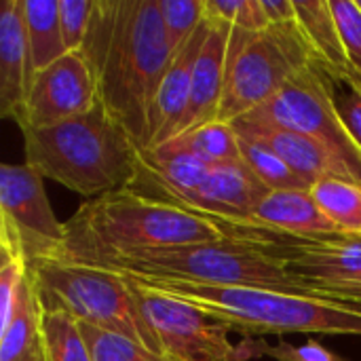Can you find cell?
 Returning a JSON list of instances; mask_svg holds the SVG:
<instances>
[{"mask_svg": "<svg viewBox=\"0 0 361 361\" xmlns=\"http://www.w3.org/2000/svg\"><path fill=\"white\" fill-rule=\"evenodd\" d=\"M104 108L140 150L150 146V114L173 57L157 0H95L80 49Z\"/></svg>", "mask_w": 361, "mask_h": 361, "instance_id": "obj_1", "label": "cell"}, {"mask_svg": "<svg viewBox=\"0 0 361 361\" xmlns=\"http://www.w3.org/2000/svg\"><path fill=\"white\" fill-rule=\"evenodd\" d=\"M63 224L66 241L55 262L85 267L150 250L237 237V224L148 199L131 188L87 199Z\"/></svg>", "mask_w": 361, "mask_h": 361, "instance_id": "obj_2", "label": "cell"}, {"mask_svg": "<svg viewBox=\"0 0 361 361\" xmlns=\"http://www.w3.org/2000/svg\"><path fill=\"white\" fill-rule=\"evenodd\" d=\"M21 133L23 163L85 199L135 182L140 148L102 102L82 116Z\"/></svg>", "mask_w": 361, "mask_h": 361, "instance_id": "obj_3", "label": "cell"}, {"mask_svg": "<svg viewBox=\"0 0 361 361\" xmlns=\"http://www.w3.org/2000/svg\"><path fill=\"white\" fill-rule=\"evenodd\" d=\"M123 275V273H121ZM129 277V275H125ZM135 283L192 302L224 322L231 330L250 334H341L361 336V305L315 298L292 292L201 286L173 279L129 277Z\"/></svg>", "mask_w": 361, "mask_h": 361, "instance_id": "obj_4", "label": "cell"}, {"mask_svg": "<svg viewBox=\"0 0 361 361\" xmlns=\"http://www.w3.org/2000/svg\"><path fill=\"white\" fill-rule=\"evenodd\" d=\"M245 239L233 237L216 243H195L140 252L108 260L97 269L129 277L173 279L201 286L256 288L309 296L305 281L290 275L281 252L256 237L250 228Z\"/></svg>", "mask_w": 361, "mask_h": 361, "instance_id": "obj_5", "label": "cell"}, {"mask_svg": "<svg viewBox=\"0 0 361 361\" xmlns=\"http://www.w3.org/2000/svg\"><path fill=\"white\" fill-rule=\"evenodd\" d=\"M27 267L42 311H63L78 324L123 334L163 355L154 332L142 315L137 288L129 277L108 269L55 260Z\"/></svg>", "mask_w": 361, "mask_h": 361, "instance_id": "obj_6", "label": "cell"}, {"mask_svg": "<svg viewBox=\"0 0 361 361\" xmlns=\"http://www.w3.org/2000/svg\"><path fill=\"white\" fill-rule=\"evenodd\" d=\"M317 59L298 21L256 34L233 27L218 121L231 125L258 110Z\"/></svg>", "mask_w": 361, "mask_h": 361, "instance_id": "obj_7", "label": "cell"}, {"mask_svg": "<svg viewBox=\"0 0 361 361\" xmlns=\"http://www.w3.org/2000/svg\"><path fill=\"white\" fill-rule=\"evenodd\" d=\"M243 118L283 127L322 142L353 169L361 184V150L336 112L334 70L324 61H313L275 97Z\"/></svg>", "mask_w": 361, "mask_h": 361, "instance_id": "obj_8", "label": "cell"}, {"mask_svg": "<svg viewBox=\"0 0 361 361\" xmlns=\"http://www.w3.org/2000/svg\"><path fill=\"white\" fill-rule=\"evenodd\" d=\"M42 176L21 165H0V250L27 264L57 260L66 224L57 220L42 186Z\"/></svg>", "mask_w": 361, "mask_h": 361, "instance_id": "obj_9", "label": "cell"}, {"mask_svg": "<svg viewBox=\"0 0 361 361\" xmlns=\"http://www.w3.org/2000/svg\"><path fill=\"white\" fill-rule=\"evenodd\" d=\"M135 288L142 315L154 332L163 355L176 361H239V351L228 341L231 328L224 322L192 302L140 283Z\"/></svg>", "mask_w": 361, "mask_h": 361, "instance_id": "obj_10", "label": "cell"}, {"mask_svg": "<svg viewBox=\"0 0 361 361\" xmlns=\"http://www.w3.org/2000/svg\"><path fill=\"white\" fill-rule=\"evenodd\" d=\"M99 104L93 72L80 51L34 74L19 129H42L82 116Z\"/></svg>", "mask_w": 361, "mask_h": 361, "instance_id": "obj_11", "label": "cell"}, {"mask_svg": "<svg viewBox=\"0 0 361 361\" xmlns=\"http://www.w3.org/2000/svg\"><path fill=\"white\" fill-rule=\"evenodd\" d=\"M256 235L275 245L292 277L307 283H361V237L300 239L256 226Z\"/></svg>", "mask_w": 361, "mask_h": 361, "instance_id": "obj_12", "label": "cell"}, {"mask_svg": "<svg viewBox=\"0 0 361 361\" xmlns=\"http://www.w3.org/2000/svg\"><path fill=\"white\" fill-rule=\"evenodd\" d=\"M212 165L190 152L176 148L171 142L150 146L137 154V176L131 190L192 212L195 197L205 182Z\"/></svg>", "mask_w": 361, "mask_h": 361, "instance_id": "obj_13", "label": "cell"}, {"mask_svg": "<svg viewBox=\"0 0 361 361\" xmlns=\"http://www.w3.org/2000/svg\"><path fill=\"white\" fill-rule=\"evenodd\" d=\"M231 125L239 135L258 140L267 144L269 148H273L311 186L324 178H345V180L357 182L353 169L336 152H332L328 146H324L322 142L309 135H302L283 127L267 125V123L247 121V118H239Z\"/></svg>", "mask_w": 361, "mask_h": 361, "instance_id": "obj_14", "label": "cell"}, {"mask_svg": "<svg viewBox=\"0 0 361 361\" xmlns=\"http://www.w3.org/2000/svg\"><path fill=\"white\" fill-rule=\"evenodd\" d=\"M267 192L269 188L243 161L212 165L195 197L192 212L226 224H250L254 209Z\"/></svg>", "mask_w": 361, "mask_h": 361, "instance_id": "obj_15", "label": "cell"}, {"mask_svg": "<svg viewBox=\"0 0 361 361\" xmlns=\"http://www.w3.org/2000/svg\"><path fill=\"white\" fill-rule=\"evenodd\" d=\"M32 76L23 0H4L0 8V116L15 121L17 127L23 121Z\"/></svg>", "mask_w": 361, "mask_h": 361, "instance_id": "obj_16", "label": "cell"}, {"mask_svg": "<svg viewBox=\"0 0 361 361\" xmlns=\"http://www.w3.org/2000/svg\"><path fill=\"white\" fill-rule=\"evenodd\" d=\"M212 21L205 17L201 27L188 38V42L173 53L169 68L161 80L157 91L152 114H150V146H159L169 142L178 135L182 118L188 110L190 87H192V72L199 59V53L209 36ZM148 146V148H150Z\"/></svg>", "mask_w": 361, "mask_h": 361, "instance_id": "obj_17", "label": "cell"}, {"mask_svg": "<svg viewBox=\"0 0 361 361\" xmlns=\"http://www.w3.org/2000/svg\"><path fill=\"white\" fill-rule=\"evenodd\" d=\"M209 21H212V30H209V36H207V40L199 53V59L195 63L188 110L182 118L178 135L188 133L207 123H216L218 114H220L233 25L220 23L214 19H209Z\"/></svg>", "mask_w": 361, "mask_h": 361, "instance_id": "obj_18", "label": "cell"}, {"mask_svg": "<svg viewBox=\"0 0 361 361\" xmlns=\"http://www.w3.org/2000/svg\"><path fill=\"white\" fill-rule=\"evenodd\" d=\"M250 224L300 239L345 237L317 207L311 190H269L254 209Z\"/></svg>", "mask_w": 361, "mask_h": 361, "instance_id": "obj_19", "label": "cell"}, {"mask_svg": "<svg viewBox=\"0 0 361 361\" xmlns=\"http://www.w3.org/2000/svg\"><path fill=\"white\" fill-rule=\"evenodd\" d=\"M296 21L319 61L336 74H355L349 63L330 0H294Z\"/></svg>", "mask_w": 361, "mask_h": 361, "instance_id": "obj_20", "label": "cell"}, {"mask_svg": "<svg viewBox=\"0 0 361 361\" xmlns=\"http://www.w3.org/2000/svg\"><path fill=\"white\" fill-rule=\"evenodd\" d=\"M40 326L42 307L27 267V277L15 298L13 313L0 326V361L25 360L40 345Z\"/></svg>", "mask_w": 361, "mask_h": 361, "instance_id": "obj_21", "label": "cell"}, {"mask_svg": "<svg viewBox=\"0 0 361 361\" xmlns=\"http://www.w3.org/2000/svg\"><path fill=\"white\" fill-rule=\"evenodd\" d=\"M23 21L32 74L49 68L68 53L59 23V0H23Z\"/></svg>", "mask_w": 361, "mask_h": 361, "instance_id": "obj_22", "label": "cell"}, {"mask_svg": "<svg viewBox=\"0 0 361 361\" xmlns=\"http://www.w3.org/2000/svg\"><path fill=\"white\" fill-rule=\"evenodd\" d=\"M311 197L338 233L361 237V186L345 178H324L311 186Z\"/></svg>", "mask_w": 361, "mask_h": 361, "instance_id": "obj_23", "label": "cell"}, {"mask_svg": "<svg viewBox=\"0 0 361 361\" xmlns=\"http://www.w3.org/2000/svg\"><path fill=\"white\" fill-rule=\"evenodd\" d=\"M40 347L44 361H93L80 324L63 311H42Z\"/></svg>", "mask_w": 361, "mask_h": 361, "instance_id": "obj_24", "label": "cell"}, {"mask_svg": "<svg viewBox=\"0 0 361 361\" xmlns=\"http://www.w3.org/2000/svg\"><path fill=\"white\" fill-rule=\"evenodd\" d=\"M176 148L195 154L197 159L205 161L207 165H220V163H233L241 161L239 150V135L228 123H207L203 127H197L188 133L176 135L169 140Z\"/></svg>", "mask_w": 361, "mask_h": 361, "instance_id": "obj_25", "label": "cell"}, {"mask_svg": "<svg viewBox=\"0 0 361 361\" xmlns=\"http://www.w3.org/2000/svg\"><path fill=\"white\" fill-rule=\"evenodd\" d=\"M239 150H241V161L269 190H311V184L302 180L267 144L239 135Z\"/></svg>", "mask_w": 361, "mask_h": 361, "instance_id": "obj_26", "label": "cell"}, {"mask_svg": "<svg viewBox=\"0 0 361 361\" xmlns=\"http://www.w3.org/2000/svg\"><path fill=\"white\" fill-rule=\"evenodd\" d=\"M80 330L93 361H169V357L154 353L123 334H114L87 324H80Z\"/></svg>", "mask_w": 361, "mask_h": 361, "instance_id": "obj_27", "label": "cell"}, {"mask_svg": "<svg viewBox=\"0 0 361 361\" xmlns=\"http://www.w3.org/2000/svg\"><path fill=\"white\" fill-rule=\"evenodd\" d=\"M171 51H180L205 21V0H157Z\"/></svg>", "mask_w": 361, "mask_h": 361, "instance_id": "obj_28", "label": "cell"}, {"mask_svg": "<svg viewBox=\"0 0 361 361\" xmlns=\"http://www.w3.org/2000/svg\"><path fill=\"white\" fill-rule=\"evenodd\" d=\"M205 17L252 34L271 27L262 0H205Z\"/></svg>", "mask_w": 361, "mask_h": 361, "instance_id": "obj_29", "label": "cell"}, {"mask_svg": "<svg viewBox=\"0 0 361 361\" xmlns=\"http://www.w3.org/2000/svg\"><path fill=\"white\" fill-rule=\"evenodd\" d=\"M334 106L336 112L361 150V76L334 72Z\"/></svg>", "mask_w": 361, "mask_h": 361, "instance_id": "obj_30", "label": "cell"}, {"mask_svg": "<svg viewBox=\"0 0 361 361\" xmlns=\"http://www.w3.org/2000/svg\"><path fill=\"white\" fill-rule=\"evenodd\" d=\"M95 0H59V23L68 53L82 49L91 27Z\"/></svg>", "mask_w": 361, "mask_h": 361, "instance_id": "obj_31", "label": "cell"}, {"mask_svg": "<svg viewBox=\"0 0 361 361\" xmlns=\"http://www.w3.org/2000/svg\"><path fill=\"white\" fill-rule=\"evenodd\" d=\"M347 57L355 74L361 76V8L357 0H330Z\"/></svg>", "mask_w": 361, "mask_h": 361, "instance_id": "obj_32", "label": "cell"}, {"mask_svg": "<svg viewBox=\"0 0 361 361\" xmlns=\"http://www.w3.org/2000/svg\"><path fill=\"white\" fill-rule=\"evenodd\" d=\"M25 277H27V262L25 260L13 258V256H2V264H0V309H2V319H0V326L8 322V317L13 313L15 298H17Z\"/></svg>", "mask_w": 361, "mask_h": 361, "instance_id": "obj_33", "label": "cell"}, {"mask_svg": "<svg viewBox=\"0 0 361 361\" xmlns=\"http://www.w3.org/2000/svg\"><path fill=\"white\" fill-rule=\"evenodd\" d=\"M269 355L279 361H336V357L317 343H307L302 347H290L281 343L275 349H269Z\"/></svg>", "mask_w": 361, "mask_h": 361, "instance_id": "obj_34", "label": "cell"}, {"mask_svg": "<svg viewBox=\"0 0 361 361\" xmlns=\"http://www.w3.org/2000/svg\"><path fill=\"white\" fill-rule=\"evenodd\" d=\"M305 286L309 290V296L361 305V283H307L305 281Z\"/></svg>", "mask_w": 361, "mask_h": 361, "instance_id": "obj_35", "label": "cell"}, {"mask_svg": "<svg viewBox=\"0 0 361 361\" xmlns=\"http://www.w3.org/2000/svg\"><path fill=\"white\" fill-rule=\"evenodd\" d=\"M262 6L271 25H283L296 21L294 0H262Z\"/></svg>", "mask_w": 361, "mask_h": 361, "instance_id": "obj_36", "label": "cell"}, {"mask_svg": "<svg viewBox=\"0 0 361 361\" xmlns=\"http://www.w3.org/2000/svg\"><path fill=\"white\" fill-rule=\"evenodd\" d=\"M23 361H44L42 360V347L38 345V347H36V349H34V351H32V353H30V355H27Z\"/></svg>", "mask_w": 361, "mask_h": 361, "instance_id": "obj_37", "label": "cell"}, {"mask_svg": "<svg viewBox=\"0 0 361 361\" xmlns=\"http://www.w3.org/2000/svg\"><path fill=\"white\" fill-rule=\"evenodd\" d=\"M357 6H360V8H361V0H357Z\"/></svg>", "mask_w": 361, "mask_h": 361, "instance_id": "obj_38", "label": "cell"}, {"mask_svg": "<svg viewBox=\"0 0 361 361\" xmlns=\"http://www.w3.org/2000/svg\"><path fill=\"white\" fill-rule=\"evenodd\" d=\"M165 357H167V355H165ZM169 361H176V360H171V357H169Z\"/></svg>", "mask_w": 361, "mask_h": 361, "instance_id": "obj_39", "label": "cell"}]
</instances>
